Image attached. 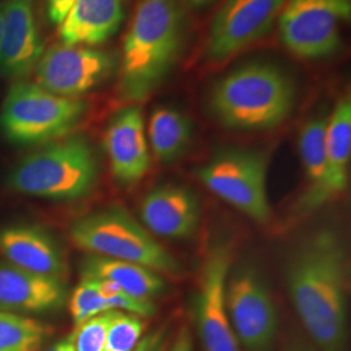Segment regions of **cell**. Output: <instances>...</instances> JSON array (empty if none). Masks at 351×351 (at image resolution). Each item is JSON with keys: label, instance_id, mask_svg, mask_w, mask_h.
Wrapping results in <instances>:
<instances>
[{"label": "cell", "instance_id": "obj_22", "mask_svg": "<svg viewBox=\"0 0 351 351\" xmlns=\"http://www.w3.org/2000/svg\"><path fill=\"white\" fill-rule=\"evenodd\" d=\"M149 139L158 160L173 163L188 151L191 143V120L172 107L156 108L151 113Z\"/></svg>", "mask_w": 351, "mask_h": 351}, {"label": "cell", "instance_id": "obj_6", "mask_svg": "<svg viewBox=\"0 0 351 351\" xmlns=\"http://www.w3.org/2000/svg\"><path fill=\"white\" fill-rule=\"evenodd\" d=\"M69 236L77 247L94 255L141 264L155 272L181 274L175 256L123 208L110 207L75 220Z\"/></svg>", "mask_w": 351, "mask_h": 351}, {"label": "cell", "instance_id": "obj_14", "mask_svg": "<svg viewBox=\"0 0 351 351\" xmlns=\"http://www.w3.org/2000/svg\"><path fill=\"white\" fill-rule=\"evenodd\" d=\"M104 147L117 182L132 185L146 176L150 169V154L139 107H126L113 114L106 129Z\"/></svg>", "mask_w": 351, "mask_h": 351}, {"label": "cell", "instance_id": "obj_11", "mask_svg": "<svg viewBox=\"0 0 351 351\" xmlns=\"http://www.w3.org/2000/svg\"><path fill=\"white\" fill-rule=\"evenodd\" d=\"M232 251L219 243L204 259L195 300V320L204 351H241L226 310V281L230 274Z\"/></svg>", "mask_w": 351, "mask_h": 351}, {"label": "cell", "instance_id": "obj_4", "mask_svg": "<svg viewBox=\"0 0 351 351\" xmlns=\"http://www.w3.org/2000/svg\"><path fill=\"white\" fill-rule=\"evenodd\" d=\"M99 162L82 136L46 143L13 167L8 186L13 191L52 201H75L97 184Z\"/></svg>", "mask_w": 351, "mask_h": 351}, {"label": "cell", "instance_id": "obj_32", "mask_svg": "<svg viewBox=\"0 0 351 351\" xmlns=\"http://www.w3.org/2000/svg\"><path fill=\"white\" fill-rule=\"evenodd\" d=\"M188 3L189 5H193V7H203L208 3H211L213 0H185Z\"/></svg>", "mask_w": 351, "mask_h": 351}, {"label": "cell", "instance_id": "obj_5", "mask_svg": "<svg viewBox=\"0 0 351 351\" xmlns=\"http://www.w3.org/2000/svg\"><path fill=\"white\" fill-rule=\"evenodd\" d=\"M88 110L81 98H64L37 84L16 81L0 110V130L14 145H46L73 133Z\"/></svg>", "mask_w": 351, "mask_h": 351}, {"label": "cell", "instance_id": "obj_27", "mask_svg": "<svg viewBox=\"0 0 351 351\" xmlns=\"http://www.w3.org/2000/svg\"><path fill=\"white\" fill-rule=\"evenodd\" d=\"M75 0H46V14L51 25L60 26Z\"/></svg>", "mask_w": 351, "mask_h": 351}, {"label": "cell", "instance_id": "obj_23", "mask_svg": "<svg viewBox=\"0 0 351 351\" xmlns=\"http://www.w3.org/2000/svg\"><path fill=\"white\" fill-rule=\"evenodd\" d=\"M50 333L38 320L0 311V351H38Z\"/></svg>", "mask_w": 351, "mask_h": 351}, {"label": "cell", "instance_id": "obj_16", "mask_svg": "<svg viewBox=\"0 0 351 351\" xmlns=\"http://www.w3.org/2000/svg\"><path fill=\"white\" fill-rule=\"evenodd\" d=\"M66 289L62 277L45 276L0 264V311L45 313L62 307Z\"/></svg>", "mask_w": 351, "mask_h": 351}, {"label": "cell", "instance_id": "obj_18", "mask_svg": "<svg viewBox=\"0 0 351 351\" xmlns=\"http://www.w3.org/2000/svg\"><path fill=\"white\" fill-rule=\"evenodd\" d=\"M124 20L121 0H75L59 27L64 46H95L113 37Z\"/></svg>", "mask_w": 351, "mask_h": 351}, {"label": "cell", "instance_id": "obj_20", "mask_svg": "<svg viewBox=\"0 0 351 351\" xmlns=\"http://www.w3.org/2000/svg\"><path fill=\"white\" fill-rule=\"evenodd\" d=\"M82 276L111 281L128 295L142 301L152 302L165 290L163 278L150 268L99 255L84 261Z\"/></svg>", "mask_w": 351, "mask_h": 351}, {"label": "cell", "instance_id": "obj_3", "mask_svg": "<svg viewBox=\"0 0 351 351\" xmlns=\"http://www.w3.org/2000/svg\"><path fill=\"white\" fill-rule=\"evenodd\" d=\"M297 86L291 75L272 63L242 65L213 85L210 108L228 129L256 132L282 124L293 111Z\"/></svg>", "mask_w": 351, "mask_h": 351}, {"label": "cell", "instance_id": "obj_13", "mask_svg": "<svg viewBox=\"0 0 351 351\" xmlns=\"http://www.w3.org/2000/svg\"><path fill=\"white\" fill-rule=\"evenodd\" d=\"M43 52L34 0H5L3 3L0 75L23 81L34 72Z\"/></svg>", "mask_w": 351, "mask_h": 351}, {"label": "cell", "instance_id": "obj_26", "mask_svg": "<svg viewBox=\"0 0 351 351\" xmlns=\"http://www.w3.org/2000/svg\"><path fill=\"white\" fill-rule=\"evenodd\" d=\"M113 311L90 317L72 333L75 351H103Z\"/></svg>", "mask_w": 351, "mask_h": 351}, {"label": "cell", "instance_id": "obj_10", "mask_svg": "<svg viewBox=\"0 0 351 351\" xmlns=\"http://www.w3.org/2000/svg\"><path fill=\"white\" fill-rule=\"evenodd\" d=\"M114 69L112 55L82 46L55 45L39 59L34 77L39 88L64 98H78L101 85Z\"/></svg>", "mask_w": 351, "mask_h": 351}, {"label": "cell", "instance_id": "obj_17", "mask_svg": "<svg viewBox=\"0 0 351 351\" xmlns=\"http://www.w3.org/2000/svg\"><path fill=\"white\" fill-rule=\"evenodd\" d=\"M0 252L10 264L38 275L62 277L63 254L47 232L37 226H14L0 230Z\"/></svg>", "mask_w": 351, "mask_h": 351}, {"label": "cell", "instance_id": "obj_31", "mask_svg": "<svg viewBox=\"0 0 351 351\" xmlns=\"http://www.w3.org/2000/svg\"><path fill=\"white\" fill-rule=\"evenodd\" d=\"M285 351H313L308 346L303 345L302 342H294L291 345H289L288 349Z\"/></svg>", "mask_w": 351, "mask_h": 351}, {"label": "cell", "instance_id": "obj_7", "mask_svg": "<svg viewBox=\"0 0 351 351\" xmlns=\"http://www.w3.org/2000/svg\"><path fill=\"white\" fill-rule=\"evenodd\" d=\"M269 154L252 149H223L198 168L202 184L221 201L254 221L265 224L271 208L267 195Z\"/></svg>", "mask_w": 351, "mask_h": 351}, {"label": "cell", "instance_id": "obj_30", "mask_svg": "<svg viewBox=\"0 0 351 351\" xmlns=\"http://www.w3.org/2000/svg\"><path fill=\"white\" fill-rule=\"evenodd\" d=\"M45 351H75V345H73V337L72 335L68 336L66 339H60L59 342H56L53 346L49 348Z\"/></svg>", "mask_w": 351, "mask_h": 351}, {"label": "cell", "instance_id": "obj_24", "mask_svg": "<svg viewBox=\"0 0 351 351\" xmlns=\"http://www.w3.org/2000/svg\"><path fill=\"white\" fill-rule=\"evenodd\" d=\"M69 310L75 326L97 315L114 311L112 300L101 295L98 282L93 277H82L69 302Z\"/></svg>", "mask_w": 351, "mask_h": 351}, {"label": "cell", "instance_id": "obj_15", "mask_svg": "<svg viewBox=\"0 0 351 351\" xmlns=\"http://www.w3.org/2000/svg\"><path fill=\"white\" fill-rule=\"evenodd\" d=\"M139 213L151 233L163 239H190L199 226L201 203L189 189L164 185L145 195Z\"/></svg>", "mask_w": 351, "mask_h": 351}, {"label": "cell", "instance_id": "obj_21", "mask_svg": "<svg viewBox=\"0 0 351 351\" xmlns=\"http://www.w3.org/2000/svg\"><path fill=\"white\" fill-rule=\"evenodd\" d=\"M328 117H314L302 126L298 149L307 178V189L302 195L301 210L314 211L326 204V129Z\"/></svg>", "mask_w": 351, "mask_h": 351}, {"label": "cell", "instance_id": "obj_9", "mask_svg": "<svg viewBox=\"0 0 351 351\" xmlns=\"http://www.w3.org/2000/svg\"><path fill=\"white\" fill-rule=\"evenodd\" d=\"M226 310L232 329L249 351H269L276 341V304L261 272L250 264L239 265L226 281Z\"/></svg>", "mask_w": 351, "mask_h": 351}, {"label": "cell", "instance_id": "obj_19", "mask_svg": "<svg viewBox=\"0 0 351 351\" xmlns=\"http://www.w3.org/2000/svg\"><path fill=\"white\" fill-rule=\"evenodd\" d=\"M326 178L324 199H333L349 184L351 159V101L349 97L336 104L326 119Z\"/></svg>", "mask_w": 351, "mask_h": 351}, {"label": "cell", "instance_id": "obj_29", "mask_svg": "<svg viewBox=\"0 0 351 351\" xmlns=\"http://www.w3.org/2000/svg\"><path fill=\"white\" fill-rule=\"evenodd\" d=\"M169 351H194L193 349V341L186 329H182L178 336L176 337L175 342L172 343V348Z\"/></svg>", "mask_w": 351, "mask_h": 351}, {"label": "cell", "instance_id": "obj_12", "mask_svg": "<svg viewBox=\"0 0 351 351\" xmlns=\"http://www.w3.org/2000/svg\"><path fill=\"white\" fill-rule=\"evenodd\" d=\"M287 0H226L206 42L210 60H224L268 34Z\"/></svg>", "mask_w": 351, "mask_h": 351}, {"label": "cell", "instance_id": "obj_8", "mask_svg": "<svg viewBox=\"0 0 351 351\" xmlns=\"http://www.w3.org/2000/svg\"><path fill=\"white\" fill-rule=\"evenodd\" d=\"M350 19L351 0H287L278 34L293 55L322 59L337 52L342 26Z\"/></svg>", "mask_w": 351, "mask_h": 351}, {"label": "cell", "instance_id": "obj_1", "mask_svg": "<svg viewBox=\"0 0 351 351\" xmlns=\"http://www.w3.org/2000/svg\"><path fill=\"white\" fill-rule=\"evenodd\" d=\"M348 265L346 246L329 228L304 236L289 255V295L320 351H343L346 346Z\"/></svg>", "mask_w": 351, "mask_h": 351}, {"label": "cell", "instance_id": "obj_28", "mask_svg": "<svg viewBox=\"0 0 351 351\" xmlns=\"http://www.w3.org/2000/svg\"><path fill=\"white\" fill-rule=\"evenodd\" d=\"M167 333L164 329H158L139 341L134 351H164L165 350Z\"/></svg>", "mask_w": 351, "mask_h": 351}, {"label": "cell", "instance_id": "obj_2", "mask_svg": "<svg viewBox=\"0 0 351 351\" xmlns=\"http://www.w3.org/2000/svg\"><path fill=\"white\" fill-rule=\"evenodd\" d=\"M184 42L185 13L180 0H142L124 43L121 98L147 99L175 68Z\"/></svg>", "mask_w": 351, "mask_h": 351}, {"label": "cell", "instance_id": "obj_25", "mask_svg": "<svg viewBox=\"0 0 351 351\" xmlns=\"http://www.w3.org/2000/svg\"><path fill=\"white\" fill-rule=\"evenodd\" d=\"M145 330V324L137 315L113 311L103 351H134Z\"/></svg>", "mask_w": 351, "mask_h": 351}, {"label": "cell", "instance_id": "obj_33", "mask_svg": "<svg viewBox=\"0 0 351 351\" xmlns=\"http://www.w3.org/2000/svg\"><path fill=\"white\" fill-rule=\"evenodd\" d=\"M1 34H3V3L0 4V45H1Z\"/></svg>", "mask_w": 351, "mask_h": 351}]
</instances>
